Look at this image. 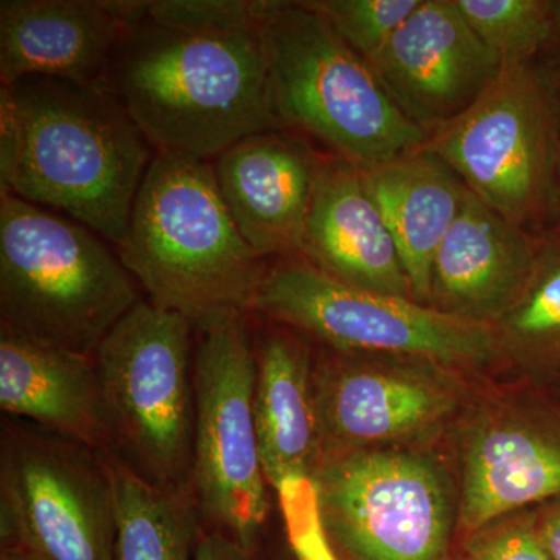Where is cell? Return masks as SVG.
Listing matches in <instances>:
<instances>
[{"instance_id":"836d02e7","label":"cell","mask_w":560,"mask_h":560,"mask_svg":"<svg viewBox=\"0 0 560 560\" xmlns=\"http://www.w3.org/2000/svg\"><path fill=\"white\" fill-rule=\"evenodd\" d=\"M548 389H550V393L556 397V399L560 400V375L551 383L550 386H548Z\"/></svg>"},{"instance_id":"4fadbf2b","label":"cell","mask_w":560,"mask_h":560,"mask_svg":"<svg viewBox=\"0 0 560 560\" xmlns=\"http://www.w3.org/2000/svg\"><path fill=\"white\" fill-rule=\"evenodd\" d=\"M456 529L466 537L560 499V400L533 385L510 404L475 412L459 440Z\"/></svg>"},{"instance_id":"8fae6325","label":"cell","mask_w":560,"mask_h":560,"mask_svg":"<svg viewBox=\"0 0 560 560\" xmlns=\"http://www.w3.org/2000/svg\"><path fill=\"white\" fill-rule=\"evenodd\" d=\"M113 488L102 455L49 431L3 427L0 541L35 560H114Z\"/></svg>"},{"instance_id":"f546056e","label":"cell","mask_w":560,"mask_h":560,"mask_svg":"<svg viewBox=\"0 0 560 560\" xmlns=\"http://www.w3.org/2000/svg\"><path fill=\"white\" fill-rule=\"evenodd\" d=\"M534 528L552 560H560V499L533 508Z\"/></svg>"},{"instance_id":"1f68e13d","label":"cell","mask_w":560,"mask_h":560,"mask_svg":"<svg viewBox=\"0 0 560 560\" xmlns=\"http://www.w3.org/2000/svg\"><path fill=\"white\" fill-rule=\"evenodd\" d=\"M548 47H555V49L558 47L560 50V2L556 3L555 32H552L551 40L550 44H548L547 49Z\"/></svg>"},{"instance_id":"44dd1931","label":"cell","mask_w":560,"mask_h":560,"mask_svg":"<svg viewBox=\"0 0 560 560\" xmlns=\"http://www.w3.org/2000/svg\"><path fill=\"white\" fill-rule=\"evenodd\" d=\"M361 171L399 249L412 296L429 305L431 265L469 189L427 147Z\"/></svg>"},{"instance_id":"2e32d148","label":"cell","mask_w":560,"mask_h":560,"mask_svg":"<svg viewBox=\"0 0 560 560\" xmlns=\"http://www.w3.org/2000/svg\"><path fill=\"white\" fill-rule=\"evenodd\" d=\"M319 162L285 130L248 136L212 161L224 205L261 259L300 256Z\"/></svg>"},{"instance_id":"3957f363","label":"cell","mask_w":560,"mask_h":560,"mask_svg":"<svg viewBox=\"0 0 560 560\" xmlns=\"http://www.w3.org/2000/svg\"><path fill=\"white\" fill-rule=\"evenodd\" d=\"M117 249L151 302L195 329L249 312L268 270L232 220L212 161L187 154H154Z\"/></svg>"},{"instance_id":"ffe728a7","label":"cell","mask_w":560,"mask_h":560,"mask_svg":"<svg viewBox=\"0 0 560 560\" xmlns=\"http://www.w3.org/2000/svg\"><path fill=\"white\" fill-rule=\"evenodd\" d=\"M254 418L265 478H312L324 459L311 348L300 334L280 327L256 350Z\"/></svg>"},{"instance_id":"277c9868","label":"cell","mask_w":560,"mask_h":560,"mask_svg":"<svg viewBox=\"0 0 560 560\" xmlns=\"http://www.w3.org/2000/svg\"><path fill=\"white\" fill-rule=\"evenodd\" d=\"M260 36L282 130L307 132L360 168L429 142V132L405 116L370 62L307 3L270 0Z\"/></svg>"},{"instance_id":"8992f818","label":"cell","mask_w":560,"mask_h":560,"mask_svg":"<svg viewBox=\"0 0 560 560\" xmlns=\"http://www.w3.org/2000/svg\"><path fill=\"white\" fill-rule=\"evenodd\" d=\"M425 147L511 223L537 234L558 219L559 90L534 62L501 65Z\"/></svg>"},{"instance_id":"603a6c76","label":"cell","mask_w":560,"mask_h":560,"mask_svg":"<svg viewBox=\"0 0 560 560\" xmlns=\"http://www.w3.org/2000/svg\"><path fill=\"white\" fill-rule=\"evenodd\" d=\"M500 359L529 383L548 388L560 375V234L541 235L539 254L523 289L492 324Z\"/></svg>"},{"instance_id":"ac0fdd59","label":"cell","mask_w":560,"mask_h":560,"mask_svg":"<svg viewBox=\"0 0 560 560\" xmlns=\"http://www.w3.org/2000/svg\"><path fill=\"white\" fill-rule=\"evenodd\" d=\"M541 235L511 223L467 191L431 265L430 307L492 326L528 280Z\"/></svg>"},{"instance_id":"d6a6232c","label":"cell","mask_w":560,"mask_h":560,"mask_svg":"<svg viewBox=\"0 0 560 560\" xmlns=\"http://www.w3.org/2000/svg\"><path fill=\"white\" fill-rule=\"evenodd\" d=\"M559 90V88H558ZM560 234V90H559V149H558V219H556V230Z\"/></svg>"},{"instance_id":"9a60e30c","label":"cell","mask_w":560,"mask_h":560,"mask_svg":"<svg viewBox=\"0 0 560 560\" xmlns=\"http://www.w3.org/2000/svg\"><path fill=\"white\" fill-rule=\"evenodd\" d=\"M147 11L135 0H2V86L32 77L106 84L114 51Z\"/></svg>"},{"instance_id":"ba28073f","label":"cell","mask_w":560,"mask_h":560,"mask_svg":"<svg viewBox=\"0 0 560 560\" xmlns=\"http://www.w3.org/2000/svg\"><path fill=\"white\" fill-rule=\"evenodd\" d=\"M194 330L186 316L139 301L94 355L113 452L147 480L183 490L194 452Z\"/></svg>"},{"instance_id":"7a4b0ae2","label":"cell","mask_w":560,"mask_h":560,"mask_svg":"<svg viewBox=\"0 0 560 560\" xmlns=\"http://www.w3.org/2000/svg\"><path fill=\"white\" fill-rule=\"evenodd\" d=\"M106 84L156 153L213 161L238 140L282 130L260 28L191 33L145 18L114 51Z\"/></svg>"},{"instance_id":"6da1fadb","label":"cell","mask_w":560,"mask_h":560,"mask_svg":"<svg viewBox=\"0 0 560 560\" xmlns=\"http://www.w3.org/2000/svg\"><path fill=\"white\" fill-rule=\"evenodd\" d=\"M153 147L108 84L32 77L0 90L2 191L119 246Z\"/></svg>"},{"instance_id":"5b68a950","label":"cell","mask_w":560,"mask_h":560,"mask_svg":"<svg viewBox=\"0 0 560 560\" xmlns=\"http://www.w3.org/2000/svg\"><path fill=\"white\" fill-rule=\"evenodd\" d=\"M138 302L130 272L95 232L2 191L0 329L94 357Z\"/></svg>"},{"instance_id":"7402d4cb","label":"cell","mask_w":560,"mask_h":560,"mask_svg":"<svg viewBox=\"0 0 560 560\" xmlns=\"http://www.w3.org/2000/svg\"><path fill=\"white\" fill-rule=\"evenodd\" d=\"M102 458L113 488L114 560H194L202 522L190 490L147 480L116 452Z\"/></svg>"},{"instance_id":"f1b7e54d","label":"cell","mask_w":560,"mask_h":560,"mask_svg":"<svg viewBox=\"0 0 560 560\" xmlns=\"http://www.w3.org/2000/svg\"><path fill=\"white\" fill-rule=\"evenodd\" d=\"M194 560H256V555L246 551L237 540L202 526Z\"/></svg>"},{"instance_id":"52a82bcc","label":"cell","mask_w":560,"mask_h":560,"mask_svg":"<svg viewBox=\"0 0 560 560\" xmlns=\"http://www.w3.org/2000/svg\"><path fill=\"white\" fill-rule=\"evenodd\" d=\"M250 312L311 337L331 352L419 357L455 370L500 360L490 324L447 315L410 298L349 285L301 256L268 268Z\"/></svg>"},{"instance_id":"5bb4252c","label":"cell","mask_w":560,"mask_h":560,"mask_svg":"<svg viewBox=\"0 0 560 560\" xmlns=\"http://www.w3.org/2000/svg\"><path fill=\"white\" fill-rule=\"evenodd\" d=\"M368 62L405 116L429 135L470 108L501 68L455 0H422Z\"/></svg>"},{"instance_id":"d6986e66","label":"cell","mask_w":560,"mask_h":560,"mask_svg":"<svg viewBox=\"0 0 560 560\" xmlns=\"http://www.w3.org/2000/svg\"><path fill=\"white\" fill-rule=\"evenodd\" d=\"M0 410L90 451H114L94 357L0 329Z\"/></svg>"},{"instance_id":"7c38bea8","label":"cell","mask_w":560,"mask_h":560,"mask_svg":"<svg viewBox=\"0 0 560 560\" xmlns=\"http://www.w3.org/2000/svg\"><path fill=\"white\" fill-rule=\"evenodd\" d=\"M313 381L324 458L410 447L440 430L463 400L455 368L419 357L326 350Z\"/></svg>"},{"instance_id":"d4e9b609","label":"cell","mask_w":560,"mask_h":560,"mask_svg":"<svg viewBox=\"0 0 560 560\" xmlns=\"http://www.w3.org/2000/svg\"><path fill=\"white\" fill-rule=\"evenodd\" d=\"M422 0H311L319 13L364 60L383 49Z\"/></svg>"},{"instance_id":"9c48e42d","label":"cell","mask_w":560,"mask_h":560,"mask_svg":"<svg viewBox=\"0 0 560 560\" xmlns=\"http://www.w3.org/2000/svg\"><path fill=\"white\" fill-rule=\"evenodd\" d=\"M340 560H447L458 495L436 456L415 447L327 455L312 477Z\"/></svg>"},{"instance_id":"4316f807","label":"cell","mask_w":560,"mask_h":560,"mask_svg":"<svg viewBox=\"0 0 560 560\" xmlns=\"http://www.w3.org/2000/svg\"><path fill=\"white\" fill-rule=\"evenodd\" d=\"M276 493L293 559L340 560L324 533L312 478L283 481Z\"/></svg>"},{"instance_id":"83f0119b","label":"cell","mask_w":560,"mask_h":560,"mask_svg":"<svg viewBox=\"0 0 560 560\" xmlns=\"http://www.w3.org/2000/svg\"><path fill=\"white\" fill-rule=\"evenodd\" d=\"M467 560H552L534 528L533 511L512 514L467 537Z\"/></svg>"},{"instance_id":"cb8c5ba5","label":"cell","mask_w":560,"mask_h":560,"mask_svg":"<svg viewBox=\"0 0 560 560\" xmlns=\"http://www.w3.org/2000/svg\"><path fill=\"white\" fill-rule=\"evenodd\" d=\"M471 31L501 65L534 62L555 32L552 0H455Z\"/></svg>"},{"instance_id":"e0dca14e","label":"cell","mask_w":560,"mask_h":560,"mask_svg":"<svg viewBox=\"0 0 560 560\" xmlns=\"http://www.w3.org/2000/svg\"><path fill=\"white\" fill-rule=\"evenodd\" d=\"M300 256L349 285L415 300L363 171L342 158H320Z\"/></svg>"},{"instance_id":"484cf974","label":"cell","mask_w":560,"mask_h":560,"mask_svg":"<svg viewBox=\"0 0 560 560\" xmlns=\"http://www.w3.org/2000/svg\"><path fill=\"white\" fill-rule=\"evenodd\" d=\"M270 0H156L147 18L161 27L191 33H242L260 28Z\"/></svg>"},{"instance_id":"4dcf8cb0","label":"cell","mask_w":560,"mask_h":560,"mask_svg":"<svg viewBox=\"0 0 560 560\" xmlns=\"http://www.w3.org/2000/svg\"><path fill=\"white\" fill-rule=\"evenodd\" d=\"M0 560H35L21 548L13 545H0Z\"/></svg>"},{"instance_id":"30bf717a","label":"cell","mask_w":560,"mask_h":560,"mask_svg":"<svg viewBox=\"0 0 560 560\" xmlns=\"http://www.w3.org/2000/svg\"><path fill=\"white\" fill-rule=\"evenodd\" d=\"M195 330L200 340L194 359L191 497L205 528L226 534L256 555L270 512L254 418L256 346L243 312Z\"/></svg>"}]
</instances>
